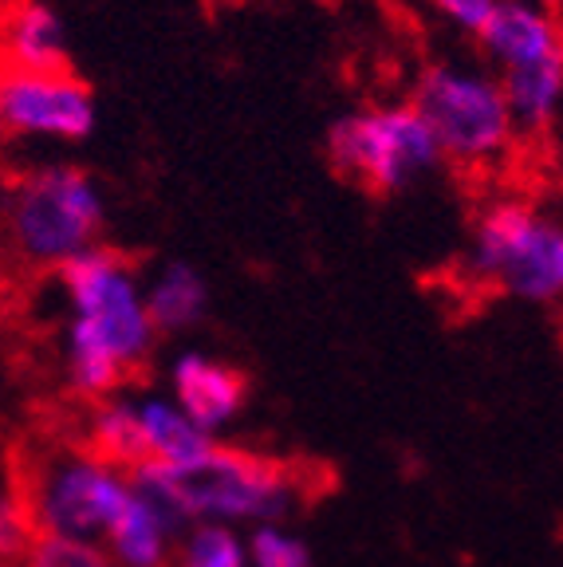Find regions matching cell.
Here are the masks:
<instances>
[{
  "label": "cell",
  "instance_id": "1",
  "mask_svg": "<svg viewBox=\"0 0 563 567\" xmlns=\"http://www.w3.org/2000/svg\"><path fill=\"white\" fill-rule=\"evenodd\" d=\"M68 328H63V371L68 386L88 402L111 399L150 359L158 331L146 316L142 276L119 248L103 240L55 268Z\"/></svg>",
  "mask_w": 563,
  "mask_h": 567
},
{
  "label": "cell",
  "instance_id": "2",
  "mask_svg": "<svg viewBox=\"0 0 563 567\" xmlns=\"http://www.w3.org/2000/svg\"><path fill=\"white\" fill-rule=\"evenodd\" d=\"M131 485L150 496L177 528L202 520L253 528L284 520L299 501V477L291 465L221 442H213L209 457L190 473L142 461L131 470Z\"/></svg>",
  "mask_w": 563,
  "mask_h": 567
},
{
  "label": "cell",
  "instance_id": "3",
  "mask_svg": "<svg viewBox=\"0 0 563 567\" xmlns=\"http://www.w3.org/2000/svg\"><path fill=\"white\" fill-rule=\"evenodd\" d=\"M4 229L20 260L55 272L75 252L99 245L106 229L103 189L71 162L32 166L4 194Z\"/></svg>",
  "mask_w": 563,
  "mask_h": 567
},
{
  "label": "cell",
  "instance_id": "4",
  "mask_svg": "<svg viewBox=\"0 0 563 567\" xmlns=\"http://www.w3.org/2000/svg\"><path fill=\"white\" fill-rule=\"evenodd\" d=\"M465 268L477 284L547 308L563 296V229L524 197H497L477 213Z\"/></svg>",
  "mask_w": 563,
  "mask_h": 567
},
{
  "label": "cell",
  "instance_id": "5",
  "mask_svg": "<svg viewBox=\"0 0 563 567\" xmlns=\"http://www.w3.org/2000/svg\"><path fill=\"white\" fill-rule=\"evenodd\" d=\"M418 115L433 131L441 158L458 166H489L512 151L520 138L504 103L501 80L477 63L438 60L418 75L414 99Z\"/></svg>",
  "mask_w": 563,
  "mask_h": 567
},
{
  "label": "cell",
  "instance_id": "6",
  "mask_svg": "<svg viewBox=\"0 0 563 567\" xmlns=\"http://www.w3.org/2000/svg\"><path fill=\"white\" fill-rule=\"evenodd\" d=\"M327 158L370 194H402L441 166V146L414 103L359 106L327 131Z\"/></svg>",
  "mask_w": 563,
  "mask_h": 567
},
{
  "label": "cell",
  "instance_id": "7",
  "mask_svg": "<svg viewBox=\"0 0 563 567\" xmlns=\"http://www.w3.org/2000/svg\"><path fill=\"white\" fill-rule=\"evenodd\" d=\"M131 473L91 450H63L32 473L24 488L35 532L103 540V532L131 496Z\"/></svg>",
  "mask_w": 563,
  "mask_h": 567
},
{
  "label": "cell",
  "instance_id": "8",
  "mask_svg": "<svg viewBox=\"0 0 563 567\" xmlns=\"http://www.w3.org/2000/svg\"><path fill=\"white\" fill-rule=\"evenodd\" d=\"M0 118L9 138L83 142L95 131L99 103L88 80L60 71H0Z\"/></svg>",
  "mask_w": 563,
  "mask_h": 567
},
{
  "label": "cell",
  "instance_id": "9",
  "mask_svg": "<svg viewBox=\"0 0 563 567\" xmlns=\"http://www.w3.org/2000/svg\"><path fill=\"white\" fill-rule=\"evenodd\" d=\"M170 399L202 434H225L248 406V379L225 359L205 351H177L170 359Z\"/></svg>",
  "mask_w": 563,
  "mask_h": 567
},
{
  "label": "cell",
  "instance_id": "10",
  "mask_svg": "<svg viewBox=\"0 0 563 567\" xmlns=\"http://www.w3.org/2000/svg\"><path fill=\"white\" fill-rule=\"evenodd\" d=\"M484 68L493 75L509 71L544 68V63L563 60V32L560 17L540 4H520V0H501L489 17V24L477 32Z\"/></svg>",
  "mask_w": 563,
  "mask_h": 567
},
{
  "label": "cell",
  "instance_id": "11",
  "mask_svg": "<svg viewBox=\"0 0 563 567\" xmlns=\"http://www.w3.org/2000/svg\"><path fill=\"white\" fill-rule=\"evenodd\" d=\"M68 60V24L48 0H0V71H60Z\"/></svg>",
  "mask_w": 563,
  "mask_h": 567
},
{
  "label": "cell",
  "instance_id": "12",
  "mask_svg": "<svg viewBox=\"0 0 563 567\" xmlns=\"http://www.w3.org/2000/svg\"><path fill=\"white\" fill-rule=\"evenodd\" d=\"M177 524L150 496L131 488L126 505L103 532V551L115 567H170L177 544Z\"/></svg>",
  "mask_w": 563,
  "mask_h": 567
},
{
  "label": "cell",
  "instance_id": "13",
  "mask_svg": "<svg viewBox=\"0 0 563 567\" xmlns=\"http://www.w3.org/2000/svg\"><path fill=\"white\" fill-rule=\"evenodd\" d=\"M134 410H139L146 461H158V465H170V470L190 473L209 457L217 437L202 434V430L177 410V402L170 399V394H142V399H134Z\"/></svg>",
  "mask_w": 563,
  "mask_h": 567
},
{
  "label": "cell",
  "instance_id": "14",
  "mask_svg": "<svg viewBox=\"0 0 563 567\" xmlns=\"http://www.w3.org/2000/svg\"><path fill=\"white\" fill-rule=\"evenodd\" d=\"M142 300L158 336H182L194 331L209 311V284L194 265L166 260L150 280H142Z\"/></svg>",
  "mask_w": 563,
  "mask_h": 567
},
{
  "label": "cell",
  "instance_id": "15",
  "mask_svg": "<svg viewBox=\"0 0 563 567\" xmlns=\"http://www.w3.org/2000/svg\"><path fill=\"white\" fill-rule=\"evenodd\" d=\"M497 80H501L516 134L544 138V134L555 131L563 111V60L529 71H509V75H497Z\"/></svg>",
  "mask_w": 563,
  "mask_h": 567
},
{
  "label": "cell",
  "instance_id": "16",
  "mask_svg": "<svg viewBox=\"0 0 563 567\" xmlns=\"http://www.w3.org/2000/svg\"><path fill=\"white\" fill-rule=\"evenodd\" d=\"M88 450L95 453V457L119 465V470H126V473L146 461V445H142L134 399H119V394H111V399L95 402V410L88 414Z\"/></svg>",
  "mask_w": 563,
  "mask_h": 567
},
{
  "label": "cell",
  "instance_id": "17",
  "mask_svg": "<svg viewBox=\"0 0 563 567\" xmlns=\"http://www.w3.org/2000/svg\"><path fill=\"white\" fill-rule=\"evenodd\" d=\"M182 540L174 544L170 567H248L245 536L229 524H185L177 532Z\"/></svg>",
  "mask_w": 563,
  "mask_h": 567
},
{
  "label": "cell",
  "instance_id": "18",
  "mask_svg": "<svg viewBox=\"0 0 563 567\" xmlns=\"http://www.w3.org/2000/svg\"><path fill=\"white\" fill-rule=\"evenodd\" d=\"M245 551L248 567H316L308 540L299 532H291L284 520L253 524L245 532Z\"/></svg>",
  "mask_w": 563,
  "mask_h": 567
},
{
  "label": "cell",
  "instance_id": "19",
  "mask_svg": "<svg viewBox=\"0 0 563 567\" xmlns=\"http://www.w3.org/2000/svg\"><path fill=\"white\" fill-rule=\"evenodd\" d=\"M24 567H115L99 540H71V536H48L35 532L28 551L20 556Z\"/></svg>",
  "mask_w": 563,
  "mask_h": 567
},
{
  "label": "cell",
  "instance_id": "20",
  "mask_svg": "<svg viewBox=\"0 0 563 567\" xmlns=\"http://www.w3.org/2000/svg\"><path fill=\"white\" fill-rule=\"evenodd\" d=\"M35 536L32 513H28V501L20 488L4 485L0 481V564H17L28 551Z\"/></svg>",
  "mask_w": 563,
  "mask_h": 567
},
{
  "label": "cell",
  "instance_id": "21",
  "mask_svg": "<svg viewBox=\"0 0 563 567\" xmlns=\"http://www.w3.org/2000/svg\"><path fill=\"white\" fill-rule=\"evenodd\" d=\"M426 4H430L441 24H449L453 32L473 35L477 40V32L489 24V17H493V9L501 0H426Z\"/></svg>",
  "mask_w": 563,
  "mask_h": 567
},
{
  "label": "cell",
  "instance_id": "22",
  "mask_svg": "<svg viewBox=\"0 0 563 567\" xmlns=\"http://www.w3.org/2000/svg\"><path fill=\"white\" fill-rule=\"evenodd\" d=\"M520 4H540V9H552V12H560V4H563V0H520Z\"/></svg>",
  "mask_w": 563,
  "mask_h": 567
},
{
  "label": "cell",
  "instance_id": "23",
  "mask_svg": "<svg viewBox=\"0 0 563 567\" xmlns=\"http://www.w3.org/2000/svg\"><path fill=\"white\" fill-rule=\"evenodd\" d=\"M4 138H9V131H4V118H0V146H4Z\"/></svg>",
  "mask_w": 563,
  "mask_h": 567
},
{
  "label": "cell",
  "instance_id": "24",
  "mask_svg": "<svg viewBox=\"0 0 563 567\" xmlns=\"http://www.w3.org/2000/svg\"><path fill=\"white\" fill-rule=\"evenodd\" d=\"M221 4H245V0H221Z\"/></svg>",
  "mask_w": 563,
  "mask_h": 567
}]
</instances>
